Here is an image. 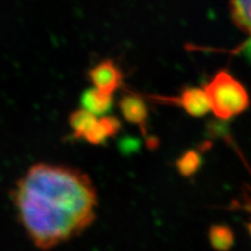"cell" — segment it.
Here are the masks:
<instances>
[{
	"label": "cell",
	"mask_w": 251,
	"mask_h": 251,
	"mask_svg": "<svg viewBox=\"0 0 251 251\" xmlns=\"http://www.w3.org/2000/svg\"><path fill=\"white\" fill-rule=\"evenodd\" d=\"M121 128V122L115 117H101L87 131L84 140L91 144H102L115 136Z\"/></svg>",
	"instance_id": "cell-6"
},
{
	"label": "cell",
	"mask_w": 251,
	"mask_h": 251,
	"mask_svg": "<svg viewBox=\"0 0 251 251\" xmlns=\"http://www.w3.org/2000/svg\"><path fill=\"white\" fill-rule=\"evenodd\" d=\"M248 231H249V234H250V236H251V222H249V224H248Z\"/></svg>",
	"instance_id": "cell-12"
},
{
	"label": "cell",
	"mask_w": 251,
	"mask_h": 251,
	"mask_svg": "<svg viewBox=\"0 0 251 251\" xmlns=\"http://www.w3.org/2000/svg\"><path fill=\"white\" fill-rule=\"evenodd\" d=\"M234 24L251 36V0H229Z\"/></svg>",
	"instance_id": "cell-9"
},
{
	"label": "cell",
	"mask_w": 251,
	"mask_h": 251,
	"mask_svg": "<svg viewBox=\"0 0 251 251\" xmlns=\"http://www.w3.org/2000/svg\"><path fill=\"white\" fill-rule=\"evenodd\" d=\"M121 113L124 118L128 122L139 126L141 129L143 130V134L146 133V126L147 119H148V108H147L146 102L140 98L136 94H125L120 100Z\"/></svg>",
	"instance_id": "cell-5"
},
{
	"label": "cell",
	"mask_w": 251,
	"mask_h": 251,
	"mask_svg": "<svg viewBox=\"0 0 251 251\" xmlns=\"http://www.w3.org/2000/svg\"><path fill=\"white\" fill-rule=\"evenodd\" d=\"M87 77L93 86L103 93L113 94L121 86L124 75L113 59H105L91 68Z\"/></svg>",
	"instance_id": "cell-3"
},
{
	"label": "cell",
	"mask_w": 251,
	"mask_h": 251,
	"mask_svg": "<svg viewBox=\"0 0 251 251\" xmlns=\"http://www.w3.org/2000/svg\"><path fill=\"white\" fill-rule=\"evenodd\" d=\"M208 238L211 246L220 251L230 249L235 241L233 230L226 225H213L209 229Z\"/></svg>",
	"instance_id": "cell-10"
},
{
	"label": "cell",
	"mask_w": 251,
	"mask_h": 251,
	"mask_svg": "<svg viewBox=\"0 0 251 251\" xmlns=\"http://www.w3.org/2000/svg\"><path fill=\"white\" fill-rule=\"evenodd\" d=\"M17 215L34 246L48 250L86 230L96 220L98 194L85 172L37 163L12 192Z\"/></svg>",
	"instance_id": "cell-1"
},
{
	"label": "cell",
	"mask_w": 251,
	"mask_h": 251,
	"mask_svg": "<svg viewBox=\"0 0 251 251\" xmlns=\"http://www.w3.org/2000/svg\"><path fill=\"white\" fill-rule=\"evenodd\" d=\"M166 101L176 102L191 117L200 118L209 112L208 100L203 89L199 87H185L178 98H166Z\"/></svg>",
	"instance_id": "cell-4"
},
{
	"label": "cell",
	"mask_w": 251,
	"mask_h": 251,
	"mask_svg": "<svg viewBox=\"0 0 251 251\" xmlns=\"http://www.w3.org/2000/svg\"><path fill=\"white\" fill-rule=\"evenodd\" d=\"M97 120H98L97 115L83 107L72 112L69 117V125H70L75 139H84V136L93 127Z\"/></svg>",
	"instance_id": "cell-8"
},
{
	"label": "cell",
	"mask_w": 251,
	"mask_h": 251,
	"mask_svg": "<svg viewBox=\"0 0 251 251\" xmlns=\"http://www.w3.org/2000/svg\"><path fill=\"white\" fill-rule=\"evenodd\" d=\"M202 89L208 100L209 111L221 120L236 117L250 105L246 87L226 69L216 72Z\"/></svg>",
	"instance_id": "cell-2"
},
{
	"label": "cell",
	"mask_w": 251,
	"mask_h": 251,
	"mask_svg": "<svg viewBox=\"0 0 251 251\" xmlns=\"http://www.w3.org/2000/svg\"><path fill=\"white\" fill-rule=\"evenodd\" d=\"M201 164V157L196 150H188L178 158L176 166L183 177H192Z\"/></svg>",
	"instance_id": "cell-11"
},
{
	"label": "cell",
	"mask_w": 251,
	"mask_h": 251,
	"mask_svg": "<svg viewBox=\"0 0 251 251\" xmlns=\"http://www.w3.org/2000/svg\"><path fill=\"white\" fill-rule=\"evenodd\" d=\"M113 94L103 93L96 87L86 90L81 96V107L97 115H105L113 105Z\"/></svg>",
	"instance_id": "cell-7"
}]
</instances>
